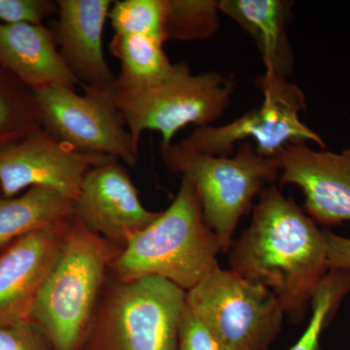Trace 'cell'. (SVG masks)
<instances>
[{"label": "cell", "instance_id": "6da1fadb", "mask_svg": "<svg viewBox=\"0 0 350 350\" xmlns=\"http://www.w3.org/2000/svg\"><path fill=\"white\" fill-rule=\"evenodd\" d=\"M228 251L232 271L273 292L295 324L329 271L323 230L275 184L259 196L250 225Z\"/></svg>", "mask_w": 350, "mask_h": 350}, {"label": "cell", "instance_id": "7a4b0ae2", "mask_svg": "<svg viewBox=\"0 0 350 350\" xmlns=\"http://www.w3.org/2000/svg\"><path fill=\"white\" fill-rule=\"evenodd\" d=\"M220 241L207 226L199 196L188 179L167 211L131 237L113 262L119 282L160 276L186 292L219 268Z\"/></svg>", "mask_w": 350, "mask_h": 350}, {"label": "cell", "instance_id": "3957f363", "mask_svg": "<svg viewBox=\"0 0 350 350\" xmlns=\"http://www.w3.org/2000/svg\"><path fill=\"white\" fill-rule=\"evenodd\" d=\"M122 250L69 220L56 264L39 292L29 322L43 332L55 350H77L93 322L107 269Z\"/></svg>", "mask_w": 350, "mask_h": 350}, {"label": "cell", "instance_id": "277c9868", "mask_svg": "<svg viewBox=\"0 0 350 350\" xmlns=\"http://www.w3.org/2000/svg\"><path fill=\"white\" fill-rule=\"evenodd\" d=\"M159 151L170 172L194 186L204 221L223 251L229 250L239 221L253 209L257 196L280 177L278 160L260 155L247 140L232 158L198 153L181 144H161Z\"/></svg>", "mask_w": 350, "mask_h": 350}, {"label": "cell", "instance_id": "5b68a950", "mask_svg": "<svg viewBox=\"0 0 350 350\" xmlns=\"http://www.w3.org/2000/svg\"><path fill=\"white\" fill-rule=\"evenodd\" d=\"M234 89L227 76L215 71L194 75L188 64L179 63L158 81L114 83L113 98L139 150L145 131H159L161 144H170L184 126L213 125L229 107Z\"/></svg>", "mask_w": 350, "mask_h": 350}, {"label": "cell", "instance_id": "8992f818", "mask_svg": "<svg viewBox=\"0 0 350 350\" xmlns=\"http://www.w3.org/2000/svg\"><path fill=\"white\" fill-rule=\"evenodd\" d=\"M186 291L160 276L111 288L94 315L92 350H178Z\"/></svg>", "mask_w": 350, "mask_h": 350}, {"label": "cell", "instance_id": "52a82bcc", "mask_svg": "<svg viewBox=\"0 0 350 350\" xmlns=\"http://www.w3.org/2000/svg\"><path fill=\"white\" fill-rule=\"evenodd\" d=\"M186 305L226 350L268 349L285 317L273 292L220 267L186 292Z\"/></svg>", "mask_w": 350, "mask_h": 350}, {"label": "cell", "instance_id": "ba28073f", "mask_svg": "<svg viewBox=\"0 0 350 350\" xmlns=\"http://www.w3.org/2000/svg\"><path fill=\"white\" fill-rule=\"evenodd\" d=\"M256 84L262 94L259 108L225 125L196 128L181 144L198 153L230 157L237 145L251 138L258 153L266 158H275L283 147L296 142H314L326 148L321 137L301 121L306 103L300 88L286 77L266 72Z\"/></svg>", "mask_w": 350, "mask_h": 350}, {"label": "cell", "instance_id": "9c48e42d", "mask_svg": "<svg viewBox=\"0 0 350 350\" xmlns=\"http://www.w3.org/2000/svg\"><path fill=\"white\" fill-rule=\"evenodd\" d=\"M84 94L64 87L34 90L44 130L75 151L108 156L135 167V146L111 88L81 86Z\"/></svg>", "mask_w": 350, "mask_h": 350}, {"label": "cell", "instance_id": "30bf717a", "mask_svg": "<svg viewBox=\"0 0 350 350\" xmlns=\"http://www.w3.org/2000/svg\"><path fill=\"white\" fill-rule=\"evenodd\" d=\"M111 159L79 153L41 126L0 147V191L12 198L27 188H46L75 202L87 172Z\"/></svg>", "mask_w": 350, "mask_h": 350}, {"label": "cell", "instance_id": "8fae6325", "mask_svg": "<svg viewBox=\"0 0 350 350\" xmlns=\"http://www.w3.org/2000/svg\"><path fill=\"white\" fill-rule=\"evenodd\" d=\"M160 213L145 208L128 170L116 159L87 172L75 202V215L83 224L120 250Z\"/></svg>", "mask_w": 350, "mask_h": 350}, {"label": "cell", "instance_id": "7c38bea8", "mask_svg": "<svg viewBox=\"0 0 350 350\" xmlns=\"http://www.w3.org/2000/svg\"><path fill=\"white\" fill-rule=\"evenodd\" d=\"M275 158L280 165L278 180L301 189L306 213L317 224L350 222V147L333 153L296 142L283 147Z\"/></svg>", "mask_w": 350, "mask_h": 350}, {"label": "cell", "instance_id": "4fadbf2b", "mask_svg": "<svg viewBox=\"0 0 350 350\" xmlns=\"http://www.w3.org/2000/svg\"><path fill=\"white\" fill-rule=\"evenodd\" d=\"M70 219L16 239L0 255V325L29 322L39 292L59 258Z\"/></svg>", "mask_w": 350, "mask_h": 350}, {"label": "cell", "instance_id": "5bb4252c", "mask_svg": "<svg viewBox=\"0 0 350 350\" xmlns=\"http://www.w3.org/2000/svg\"><path fill=\"white\" fill-rule=\"evenodd\" d=\"M57 19L50 27L64 64L80 86L111 88L116 75L103 53V31L113 1L57 0Z\"/></svg>", "mask_w": 350, "mask_h": 350}, {"label": "cell", "instance_id": "9a60e30c", "mask_svg": "<svg viewBox=\"0 0 350 350\" xmlns=\"http://www.w3.org/2000/svg\"><path fill=\"white\" fill-rule=\"evenodd\" d=\"M0 66L33 91L80 85L62 59L52 31L43 25L0 24Z\"/></svg>", "mask_w": 350, "mask_h": 350}, {"label": "cell", "instance_id": "2e32d148", "mask_svg": "<svg viewBox=\"0 0 350 350\" xmlns=\"http://www.w3.org/2000/svg\"><path fill=\"white\" fill-rule=\"evenodd\" d=\"M293 4L285 0H219V10L254 39L265 72L288 78L295 62L286 31Z\"/></svg>", "mask_w": 350, "mask_h": 350}, {"label": "cell", "instance_id": "e0dca14e", "mask_svg": "<svg viewBox=\"0 0 350 350\" xmlns=\"http://www.w3.org/2000/svg\"><path fill=\"white\" fill-rule=\"evenodd\" d=\"M75 215V202L50 189L32 187L20 197L0 198V248Z\"/></svg>", "mask_w": 350, "mask_h": 350}, {"label": "cell", "instance_id": "ac0fdd59", "mask_svg": "<svg viewBox=\"0 0 350 350\" xmlns=\"http://www.w3.org/2000/svg\"><path fill=\"white\" fill-rule=\"evenodd\" d=\"M163 45V40L150 36L114 34L110 42V53L121 64L115 83L148 84L169 75L174 64L170 63Z\"/></svg>", "mask_w": 350, "mask_h": 350}, {"label": "cell", "instance_id": "d6986e66", "mask_svg": "<svg viewBox=\"0 0 350 350\" xmlns=\"http://www.w3.org/2000/svg\"><path fill=\"white\" fill-rule=\"evenodd\" d=\"M42 126L33 90L0 66V147Z\"/></svg>", "mask_w": 350, "mask_h": 350}, {"label": "cell", "instance_id": "ffe728a7", "mask_svg": "<svg viewBox=\"0 0 350 350\" xmlns=\"http://www.w3.org/2000/svg\"><path fill=\"white\" fill-rule=\"evenodd\" d=\"M217 0H163V39L204 40L220 27Z\"/></svg>", "mask_w": 350, "mask_h": 350}, {"label": "cell", "instance_id": "44dd1931", "mask_svg": "<svg viewBox=\"0 0 350 350\" xmlns=\"http://www.w3.org/2000/svg\"><path fill=\"white\" fill-rule=\"evenodd\" d=\"M349 293L350 271L330 269L313 292L310 323L289 350H321L322 335Z\"/></svg>", "mask_w": 350, "mask_h": 350}, {"label": "cell", "instance_id": "7402d4cb", "mask_svg": "<svg viewBox=\"0 0 350 350\" xmlns=\"http://www.w3.org/2000/svg\"><path fill=\"white\" fill-rule=\"evenodd\" d=\"M108 19L114 34L150 36L165 42L163 0L113 1Z\"/></svg>", "mask_w": 350, "mask_h": 350}, {"label": "cell", "instance_id": "603a6c76", "mask_svg": "<svg viewBox=\"0 0 350 350\" xmlns=\"http://www.w3.org/2000/svg\"><path fill=\"white\" fill-rule=\"evenodd\" d=\"M57 12V1L53 0H0V21L5 25H42Z\"/></svg>", "mask_w": 350, "mask_h": 350}, {"label": "cell", "instance_id": "cb8c5ba5", "mask_svg": "<svg viewBox=\"0 0 350 350\" xmlns=\"http://www.w3.org/2000/svg\"><path fill=\"white\" fill-rule=\"evenodd\" d=\"M178 350L226 349L186 305L179 325Z\"/></svg>", "mask_w": 350, "mask_h": 350}, {"label": "cell", "instance_id": "d4e9b609", "mask_svg": "<svg viewBox=\"0 0 350 350\" xmlns=\"http://www.w3.org/2000/svg\"><path fill=\"white\" fill-rule=\"evenodd\" d=\"M31 322L0 325V350H41L34 338Z\"/></svg>", "mask_w": 350, "mask_h": 350}, {"label": "cell", "instance_id": "484cf974", "mask_svg": "<svg viewBox=\"0 0 350 350\" xmlns=\"http://www.w3.org/2000/svg\"><path fill=\"white\" fill-rule=\"evenodd\" d=\"M326 243L327 265L330 269L350 271V239L323 230Z\"/></svg>", "mask_w": 350, "mask_h": 350}]
</instances>
